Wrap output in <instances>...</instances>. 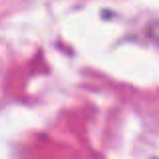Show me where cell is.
I'll use <instances>...</instances> for the list:
<instances>
[{
	"label": "cell",
	"instance_id": "cell-1",
	"mask_svg": "<svg viewBox=\"0 0 159 159\" xmlns=\"http://www.w3.org/2000/svg\"><path fill=\"white\" fill-rule=\"evenodd\" d=\"M149 34L159 43V24H151V26H149Z\"/></svg>",
	"mask_w": 159,
	"mask_h": 159
}]
</instances>
